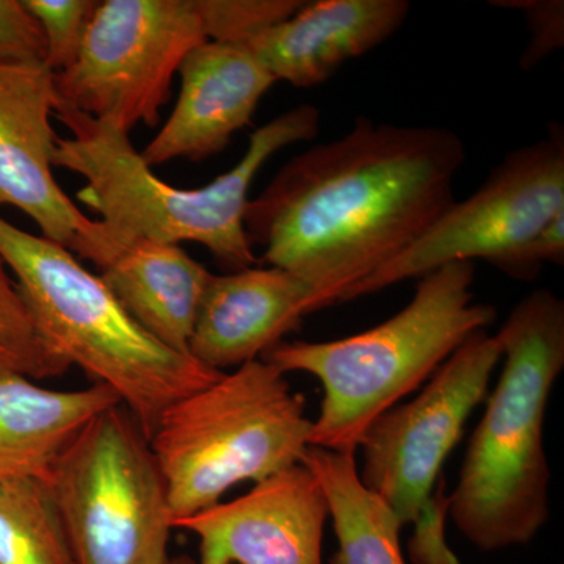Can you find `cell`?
I'll return each mask as SVG.
<instances>
[{
	"label": "cell",
	"instance_id": "obj_15",
	"mask_svg": "<svg viewBox=\"0 0 564 564\" xmlns=\"http://www.w3.org/2000/svg\"><path fill=\"white\" fill-rule=\"evenodd\" d=\"M410 10L406 0L304 2L291 18L256 33L242 46L274 80L315 87L391 39Z\"/></svg>",
	"mask_w": 564,
	"mask_h": 564
},
{
	"label": "cell",
	"instance_id": "obj_20",
	"mask_svg": "<svg viewBox=\"0 0 564 564\" xmlns=\"http://www.w3.org/2000/svg\"><path fill=\"white\" fill-rule=\"evenodd\" d=\"M63 361L41 336L31 310L0 256V378L52 380L68 373Z\"/></svg>",
	"mask_w": 564,
	"mask_h": 564
},
{
	"label": "cell",
	"instance_id": "obj_5",
	"mask_svg": "<svg viewBox=\"0 0 564 564\" xmlns=\"http://www.w3.org/2000/svg\"><path fill=\"white\" fill-rule=\"evenodd\" d=\"M0 256L52 350L117 393L148 440L170 404L225 373L152 339L73 252L2 217Z\"/></svg>",
	"mask_w": 564,
	"mask_h": 564
},
{
	"label": "cell",
	"instance_id": "obj_12",
	"mask_svg": "<svg viewBox=\"0 0 564 564\" xmlns=\"http://www.w3.org/2000/svg\"><path fill=\"white\" fill-rule=\"evenodd\" d=\"M328 519L321 481L302 463L174 529L198 538V564H323Z\"/></svg>",
	"mask_w": 564,
	"mask_h": 564
},
{
	"label": "cell",
	"instance_id": "obj_2",
	"mask_svg": "<svg viewBox=\"0 0 564 564\" xmlns=\"http://www.w3.org/2000/svg\"><path fill=\"white\" fill-rule=\"evenodd\" d=\"M54 117L70 132L57 140L54 169L84 177L79 202L99 215L118 243L133 239L203 245L232 272L258 263L245 212L252 181L276 152L321 131V110L293 107L251 133L243 158L206 187L187 191L155 176L133 148L129 132L55 101Z\"/></svg>",
	"mask_w": 564,
	"mask_h": 564
},
{
	"label": "cell",
	"instance_id": "obj_19",
	"mask_svg": "<svg viewBox=\"0 0 564 564\" xmlns=\"http://www.w3.org/2000/svg\"><path fill=\"white\" fill-rule=\"evenodd\" d=\"M0 564H76L46 481L0 484Z\"/></svg>",
	"mask_w": 564,
	"mask_h": 564
},
{
	"label": "cell",
	"instance_id": "obj_3",
	"mask_svg": "<svg viewBox=\"0 0 564 564\" xmlns=\"http://www.w3.org/2000/svg\"><path fill=\"white\" fill-rule=\"evenodd\" d=\"M502 373L474 430L448 516L484 552L529 544L549 519L544 423L564 369V303L547 289L516 304L496 334Z\"/></svg>",
	"mask_w": 564,
	"mask_h": 564
},
{
	"label": "cell",
	"instance_id": "obj_22",
	"mask_svg": "<svg viewBox=\"0 0 564 564\" xmlns=\"http://www.w3.org/2000/svg\"><path fill=\"white\" fill-rule=\"evenodd\" d=\"M46 39V66L57 74L79 57L85 33L98 2L91 0H24Z\"/></svg>",
	"mask_w": 564,
	"mask_h": 564
},
{
	"label": "cell",
	"instance_id": "obj_23",
	"mask_svg": "<svg viewBox=\"0 0 564 564\" xmlns=\"http://www.w3.org/2000/svg\"><path fill=\"white\" fill-rule=\"evenodd\" d=\"M43 28L24 0H0V63L46 65Z\"/></svg>",
	"mask_w": 564,
	"mask_h": 564
},
{
	"label": "cell",
	"instance_id": "obj_21",
	"mask_svg": "<svg viewBox=\"0 0 564 564\" xmlns=\"http://www.w3.org/2000/svg\"><path fill=\"white\" fill-rule=\"evenodd\" d=\"M300 0H199L207 39L242 44L296 13Z\"/></svg>",
	"mask_w": 564,
	"mask_h": 564
},
{
	"label": "cell",
	"instance_id": "obj_14",
	"mask_svg": "<svg viewBox=\"0 0 564 564\" xmlns=\"http://www.w3.org/2000/svg\"><path fill=\"white\" fill-rule=\"evenodd\" d=\"M318 289L288 270L250 267L214 274L207 285L188 355L221 372L261 359L304 315L322 310Z\"/></svg>",
	"mask_w": 564,
	"mask_h": 564
},
{
	"label": "cell",
	"instance_id": "obj_18",
	"mask_svg": "<svg viewBox=\"0 0 564 564\" xmlns=\"http://www.w3.org/2000/svg\"><path fill=\"white\" fill-rule=\"evenodd\" d=\"M304 466L321 481L337 538L332 564H408L400 544V524L359 478L355 452L310 447Z\"/></svg>",
	"mask_w": 564,
	"mask_h": 564
},
{
	"label": "cell",
	"instance_id": "obj_4",
	"mask_svg": "<svg viewBox=\"0 0 564 564\" xmlns=\"http://www.w3.org/2000/svg\"><path fill=\"white\" fill-rule=\"evenodd\" d=\"M474 262H454L419 278L413 300L372 329L329 343H280L265 359L282 373L313 375L323 399L311 447L358 452L364 433L417 391L497 311L475 303Z\"/></svg>",
	"mask_w": 564,
	"mask_h": 564
},
{
	"label": "cell",
	"instance_id": "obj_24",
	"mask_svg": "<svg viewBox=\"0 0 564 564\" xmlns=\"http://www.w3.org/2000/svg\"><path fill=\"white\" fill-rule=\"evenodd\" d=\"M499 9L519 10L529 22V46L522 54L525 70L534 68L551 52L564 44V3L562 0H502L492 2Z\"/></svg>",
	"mask_w": 564,
	"mask_h": 564
},
{
	"label": "cell",
	"instance_id": "obj_11",
	"mask_svg": "<svg viewBox=\"0 0 564 564\" xmlns=\"http://www.w3.org/2000/svg\"><path fill=\"white\" fill-rule=\"evenodd\" d=\"M54 73L46 65L0 63V207L31 217L44 239L102 269L115 256L101 220H91L54 177L57 133Z\"/></svg>",
	"mask_w": 564,
	"mask_h": 564
},
{
	"label": "cell",
	"instance_id": "obj_17",
	"mask_svg": "<svg viewBox=\"0 0 564 564\" xmlns=\"http://www.w3.org/2000/svg\"><path fill=\"white\" fill-rule=\"evenodd\" d=\"M117 404V393L102 384L55 391L24 377L0 378V484L46 481L82 429Z\"/></svg>",
	"mask_w": 564,
	"mask_h": 564
},
{
	"label": "cell",
	"instance_id": "obj_26",
	"mask_svg": "<svg viewBox=\"0 0 564 564\" xmlns=\"http://www.w3.org/2000/svg\"><path fill=\"white\" fill-rule=\"evenodd\" d=\"M165 564H198L196 562H193L192 558H188V556H176V558H169V562Z\"/></svg>",
	"mask_w": 564,
	"mask_h": 564
},
{
	"label": "cell",
	"instance_id": "obj_6",
	"mask_svg": "<svg viewBox=\"0 0 564 564\" xmlns=\"http://www.w3.org/2000/svg\"><path fill=\"white\" fill-rule=\"evenodd\" d=\"M311 430L302 393L265 359L243 364L170 404L150 445L174 524L220 503L234 486L261 484L302 464Z\"/></svg>",
	"mask_w": 564,
	"mask_h": 564
},
{
	"label": "cell",
	"instance_id": "obj_10",
	"mask_svg": "<svg viewBox=\"0 0 564 564\" xmlns=\"http://www.w3.org/2000/svg\"><path fill=\"white\" fill-rule=\"evenodd\" d=\"M500 359L497 336L486 329L473 334L415 399L397 404L364 433L359 478L402 527L413 525L432 496L467 419L484 402Z\"/></svg>",
	"mask_w": 564,
	"mask_h": 564
},
{
	"label": "cell",
	"instance_id": "obj_9",
	"mask_svg": "<svg viewBox=\"0 0 564 564\" xmlns=\"http://www.w3.org/2000/svg\"><path fill=\"white\" fill-rule=\"evenodd\" d=\"M564 210V133L516 148L464 202L454 203L406 250L345 289L339 302L383 291L454 262L492 263Z\"/></svg>",
	"mask_w": 564,
	"mask_h": 564
},
{
	"label": "cell",
	"instance_id": "obj_1",
	"mask_svg": "<svg viewBox=\"0 0 564 564\" xmlns=\"http://www.w3.org/2000/svg\"><path fill=\"white\" fill-rule=\"evenodd\" d=\"M458 133L358 118L343 139L285 163L245 212L259 262L322 293L323 306L411 247L452 204Z\"/></svg>",
	"mask_w": 564,
	"mask_h": 564
},
{
	"label": "cell",
	"instance_id": "obj_25",
	"mask_svg": "<svg viewBox=\"0 0 564 564\" xmlns=\"http://www.w3.org/2000/svg\"><path fill=\"white\" fill-rule=\"evenodd\" d=\"M563 265L564 210L558 212L544 228L524 243L492 262L494 267L514 278H533L543 263Z\"/></svg>",
	"mask_w": 564,
	"mask_h": 564
},
{
	"label": "cell",
	"instance_id": "obj_8",
	"mask_svg": "<svg viewBox=\"0 0 564 564\" xmlns=\"http://www.w3.org/2000/svg\"><path fill=\"white\" fill-rule=\"evenodd\" d=\"M207 39L199 0L98 2L57 104L120 126L158 124L184 58Z\"/></svg>",
	"mask_w": 564,
	"mask_h": 564
},
{
	"label": "cell",
	"instance_id": "obj_13",
	"mask_svg": "<svg viewBox=\"0 0 564 564\" xmlns=\"http://www.w3.org/2000/svg\"><path fill=\"white\" fill-rule=\"evenodd\" d=\"M181 93L169 120L141 152L148 165L187 159L202 162L228 147L250 124L276 84L242 44L206 41L182 62Z\"/></svg>",
	"mask_w": 564,
	"mask_h": 564
},
{
	"label": "cell",
	"instance_id": "obj_7",
	"mask_svg": "<svg viewBox=\"0 0 564 564\" xmlns=\"http://www.w3.org/2000/svg\"><path fill=\"white\" fill-rule=\"evenodd\" d=\"M46 484L76 564L169 562V491L150 440L122 404L82 429Z\"/></svg>",
	"mask_w": 564,
	"mask_h": 564
},
{
	"label": "cell",
	"instance_id": "obj_16",
	"mask_svg": "<svg viewBox=\"0 0 564 564\" xmlns=\"http://www.w3.org/2000/svg\"><path fill=\"white\" fill-rule=\"evenodd\" d=\"M122 310L163 347L188 355L204 293L206 267L181 245L133 239L99 270Z\"/></svg>",
	"mask_w": 564,
	"mask_h": 564
}]
</instances>
